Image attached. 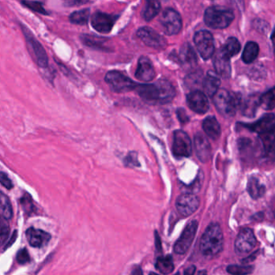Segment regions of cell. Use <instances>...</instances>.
Masks as SVG:
<instances>
[{"label":"cell","instance_id":"obj_1","mask_svg":"<svg viewBox=\"0 0 275 275\" xmlns=\"http://www.w3.org/2000/svg\"><path fill=\"white\" fill-rule=\"evenodd\" d=\"M224 237L220 226L212 223L207 227L201 238L200 250L206 257H214L222 251Z\"/></svg>","mask_w":275,"mask_h":275},{"label":"cell","instance_id":"obj_2","mask_svg":"<svg viewBox=\"0 0 275 275\" xmlns=\"http://www.w3.org/2000/svg\"><path fill=\"white\" fill-rule=\"evenodd\" d=\"M234 17V12L230 8L212 6L205 11V23L213 29H224L232 24Z\"/></svg>","mask_w":275,"mask_h":275},{"label":"cell","instance_id":"obj_3","mask_svg":"<svg viewBox=\"0 0 275 275\" xmlns=\"http://www.w3.org/2000/svg\"><path fill=\"white\" fill-rule=\"evenodd\" d=\"M20 28L24 34L26 43L28 44V50L32 53V58L35 60L39 67L46 69L49 66V58L45 50L25 24L20 23Z\"/></svg>","mask_w":275,"mask_h":275},{"label":"cell","instance_id":"obj_4","mask_svg":"<svg viewBox=\"0 0 275 275\" xmlns=\"http://www.w3.org/2000/svg\"><path fill=\"white\" fill-rule=\"evenodd\" d=\"M212 98L216 110L223 116L230 118L236 114L238 102L236 97L233 94L224 88H219V90Z\"/></svg>","mask_w":275,"mask_h":275},{"label":"cell","instance_id":"obj_5","mask_svg":"<svg viewBox=\"0 0 275 275\" xmlns=\"http://www.w3.org/2000/svg\"><path fill=\"white\" fill-rule=\"evenodd\" d=\"M105 81L110 85L112 90L117 93L134 90L137 86V84L134 81L119 71L108 72L105 77Z\"/></svg>","mask_w":275,"mask_h":275},{"label":"cell","instance_id":"obj_6","mask_svg":"<svg viewBox=\"0 0 275 275\" xmlns=\"http://www.w3.org/2000/svg\"><path fill=\"white\" fill-rule=\"evenodd\" d=\"M194 43L203 59H210L214 55V39L208 31L203 30L195 34Z\"/></svg>","mask_w":275,"mask_h":275},{"label":"cell","instance_id":"obj_7","mask_svg":"<svg viewBox=\"0 0 275 275\" xmlns=\"http://www.w3.org/2000/svg\"><path fill=\"white\" fill-rule=\"evenodd\" d=\"M197 228H198V222L197 220H192L186 225L179 239L174 245V251L175 254L182 255L187 253L194 241Z\"/></svg>","mask_w":275,"mask_h":275},{"label":"cell","instance_id":"obj_8","mask_svg":"<svg viewBox=\"0 0 275 275\" xmlns=\"http://www.w3.org/2000/svg\"><path fill=\"white\" fill-rule=\"evenodd\" d=\"M193 146L190 138L183 130H175L173 134L172 153L177 158H188L192 155Z\"/></svg>","mask_w":275,"mask_h":275},{"label":"cell","instance_id":"obj_9","mask_svg":"<svg viewBox=\"0 0 275 275\" xmlns=\"http://www.w3.org/2000/svg\"><path fill=\"white\" fill-rule=\"evenodd\" d=\"M160 23L163 31L168 35H176L182 28L180 15L171 8H167L163 11L160 18Z\"/></svg>","mask_w":275,"mask_h":275},{"label":"cell","instance_id":"obj_10","mask_svg":"<svg viewBox=\"0 0 275 275\" xmlns=\"http://www.w3.org/2000/svg\"><path fill=\"white\" fill-rule=\"evenodd\" d=\"M257 245V239L253 230L243 228L237 237L235 242V250L238 255L244 256L250 254Z\"/></svg>","mask_w":275,"mask_h":275},{"label":"cell","instance_id":"obj_11","mask_svg":"<svg viewBox=\"0 0 275 275\" xmlns=\"http://www.w3.org/2000/svg\"><path fill=\"white\" fill-rule=\"evenodd\" d=\"M137 34L142 41L148 47L155 50H163L167 47V40L152 28L148 27L140 28L138 30Z\"/></svg>","mask_w":275,"mask_h":275},{"label":"cell","instance_id":"obj_12","mask_svg":"<svg viewBox=\"0 0 275 275\" xmlns=\"http://www.w3.org/2000/svg\"><path fill=\"white\" fill-rule=\"evenodd\" d=\"M175 205L179 214L187 217L193 215L198 209L200 206V200L196 195L186 193L180 195L177 198Z\"/></svg>","mask_w":275,"mask_h":275},{"label":"cell","instance_id":"obj_13","mask_svg":"<svg viewBox=\"0 0 275 275\" xmlns=\"http://www.w3.org/2000/svg\"><path fill=\"white\" fill-rule=\"evenodd\" d=\"M189 108L197 114H204L209 110V103L207 95L202 91L193 90L187 96Z\"/></svg>","mask_w":275,"mask_h":275},{"label":"cell","instance_id":"obj_14","mask_svg":"<svg viewBox=\"0 0 275 275\" xmlns=\"http://www.w3.org/2000/svg\"><path fill=\"white\" fill-rule=\"evenodd\" d=\"M117 18L118 16L98 12L93 15L91 24H92L93 28L98 32L108 33L112 29Z\"/></svg>","mask_w":275,"mask_h":275},{"label":"cell","instance_id":"obj_15","mask_svg":"<svg viewBox=\"0 0 275 275\" xmlns=\"http://www.w3.org/2000/svg\"><path fill=\"white\" fill-rule=\"evenodd\" d=\"M245 126L251 131L256 132L258 136L269 134L275 130V115L273 114H265L259 120Z\"/></svg>","mask_w":275,"mask_h":275},{"label":"cell","instance_id":"obj_16","mask_svg":"<svg viewBox=\"0 0 275 275\" xmlns=\"http://www.w3.org/2000/svg\"><path fill=\"white\" fill-rule=\"evenodd\" d=\"M213 65H214L216 73L219 76L224 78H228L230 77L231 75L230 57L223 51L221 48L215 53Z\"/></svg>","mask_w":275,"mask_h":275},{"label":"cell","instance_id":"obj_17","mask_svg":"<svg viewBox=\"0 0 275 275\" xmlns=\"http://www.w3.org/2000/svg\"><path fill=\"white\" fill-rule=\"evenodd\" d=\"M136 78L144 82L152 81L155 77V71L151 60L147 57H141L139 60Z\"/></svg>","mask_w":275,"mask_h":275},{"label":"cell","instance_id":"obj_18","mask_svg":"<svg viewBox=\"0 0 275 275\" xmlns=\"http://www.w3.org/2000/svg\"><path fill=\"white\" fill-rule=\"evenodd\" d=\"M26 237L30 246L34 248L43 247L51 240V235L49 233L34 227L27 230Z\"/></svg>","mask_w":275,"mask_h":275},{"label":"cell","instance_id":"obj_19","mask_svg":"<svg viewBox=\"0 0 275 275\" xmlns=\"http://www.w3.org/2000/svg\"><path fill=\"white\" fill-rule=\"evenodd\" d=\"M194 142L197 157L202 163H207L212 155V148L208 139L201 133H197L195 135Z\"/></svg>","mask_w":275,"mask_h":275},{"label":"cell","instance_id":"obj_20","mask_svg":"<svg viewBox=\"0 0 275 275\" xmlns=\"http://www.w3.org/2000/svg\"><path fill=\"white\" fill-rule=\"evenodd\" d=\"M155 84L159 88V103H168L175 98V89L169 81L161 78L158 80Z\"/></svg>","mask_w":275,"mask_h":275},{"label":"cell","instance_id":"obj_21","mask_svg":"<svg viewBox=\"0 0 275 275\" xmlns=\"http://www.w3.org/2000/svg\"><path fill=\"white\" fill-rule=\"evenodd\" d=\"M135 90L144 100L148 102H159V92L156 84H141L137 85Z\"/></svg>","mask_w":275,"mask_h":275},{"label":"cell","instance_id":"obj_22","mask_svg":"<svg viewBox=\"0 0 275 275\" xmlns=\"http://www.w3.org/2000/svg\"><path fill=\"white\" fill-rule=\"evenodd\" d=\"M220 80L219 75L215 72L209 71L203 81V88L205 94L209 97H213L219 90Z\"/></svg>","mask_w":275,"mask_h":275},{"label":"cell","instance_id":"obj_23","mask_svg":"<svg viewBox=\"0 0 275 275\" xmlns=\"http://www.w3.org/2000/svg\"><path fill=\"white\" fill-rule=\"evenodd\" d=\"M203 130L208 137L213 140H218L221 134L220 124L213 116L205 118L203 122Z\"/></svg>","mask_w":275,"mask_h":275},{"label":"cell","instance_id":"obj_24","mask_svg":"<svg viewBox=\"0 0 275 275\" xmlns=\"http://www.w3.org/2000/svg\"><path fill=\"white\" fill-rule=\"evenodd\" d=\"M161 8L160 0H145V6L143 11V17L146 21L153 20L159 14Z\"/></svg>","mask_w":275,"mask_h":275},{"label":"cell","instance_id":"obj_25","mask_svg":"<svg viewBox=\"0 0 275 275\" xmlns=\"http://www.w3.org/2000/svg\"><path fill=\"white\" fill-rule=\"evenodd\" d=\"M179 59L184 65L193 66L197 62V54L189 43H185L179 52Z\"/></svg>","mask_w":275,"mask_h":275},{"label":"cell","instance_id":"obj_26","mask_svg":"<svg viewBox=\"0 0 275 275\" xmlns=\"http://www.w3.org/2000/svg\"><path fill=\"white\" fill-rule=\"evenodd\" d=\"M259 53V46L254 41L246 43L242 53V61L246 64H250L255 61Z\"/></svg>","mask_w":275,"mask_h":275},{"label":"cell","instance_id":"obj_27","mask_svg":"<svg viewBox=\"0 0 275 275\" xmlns=\"http://www.w3.org/2000/svg\"><path fill=\"white\" fill-rule=\"evenodd\" d=\"M247 191L250 197L253 199H259L265 194V189L263 185H261L259 179L255 177H251L248 180Z\"/></svg>","mask_w":275,"mask_h":275},{"label":"cell","instance_id":"obj_28","mask_svg":"<svg viewBox=\"0 0 275 275\" xmlns=\"http://www.w3.org/2000/svg\"><path fill=\"white\" fill-rule=\"evenodd\" d=\"M174 262L171 255H167L165 257H159L156 260L155 268L163 274H170L174 270Z\"/></svg>","mask_w":275,"mask_h":275},{"label":"cell","instance_id":"obj_29","mask_svg":"<svg viewBox=\"0 0 275 275\" xmlns=\"http://www.w3.org/2000/svg\"><path fill=\"white\" fill-rule=\"evenodd\" d=\"M0 214L8 220H10L13 216V209L10 199L2 192H0Z\"/></svg>","mask_w":275,"mask_h":275},{"label":"cell","instance_id":"obj_30","mask_svg":"<svg viewBox=\"0 0 275 275\" xmlns=\"http://www.w3.org/2000/svg\"><path fill=\"white\" fill-rule=\"evenodd\" d=\"M221 49L231 58L239 53L242 47L240 42L237 38L230 37L226 40L224 45Z\"/></svg>","mask_w":275,"mask_h":275},{"label":"cell","instance_id":"obj_31","mask_svg":"<svg viewBox=\"0 0 275 275\" xmlns=\"http://www.w3.org/2000/svg\"><path fill=\"white\" fill-rule=\"evenodd\" d=\"M260 104L266 110H271L275 108V86L261 95Z\"/></svg>","mask_w":275,"mask_h":275},{"label":"cell","instance_id":"obj_32","mask_svg":"<svg viewBox=\"0 0 275 275\" xmlns=\"http://www.w3.org/2000/svg\"><path fill=\"white\" fill-rule=\"evenodd\" d=\"M258 104H260V98L250 97L242 105V112L246 116H254Z\"/></svg>","mask_w":275,"mask_h":275},{"label":"cell","instance_id":"obj_33","mask_svg":"<svg viewBox=\"0 0 275 275\" xmlns=\"http://www.w3.org/2000/svg\"><path fill=\"white\" fill-rule=\"evenodd\" d=\"M89 18V9H82L77 11L70 15L69 20L71 23L79 25H85L88 23Z\"/></svg>","mask_w":275,"mask_h":275},{"label":"cell","instance_id":"obj_34","mask_svg":"<svg viewBox=\"0 0 275 275\" xmlns=\"http://www.w3.org/2000/svg\"><path fill=\"white\" fill-rule=\"evenodd\" d=\"M20 205L27 216H31L35 212V208L34 206L33 201L28 193H24L23 197L20 198Z\"/></svg>","mask_w":275,"mask_h":275},{"label":"cell","instance_id":"obj_35","mask_svg":"<svg viewBox=\"0 0 275 275\" xmlns=\"http://www.w3.org/2000/svg\"><path fill=\"white\" fill-rule=\"evenodd\" d=\"M10 234V225L8 219L0 214V246L6 244Z\"/></svg>","mask_w":275,"mask_h":275},{"label":"cell","instance_id":"obj_36","mask_svg":"<svg viewBox=\"0 0 275 275\" xmlns=\"http://www.w3.org/2000/svg\"><path fill=\"white\" fill-rule=\"evenodd\" d=\"M22 4L32 12H37L39 14L48 15L47 12L43 7V4L37 0H23Z\"/></svg>","mask_w":275,"mask_h":275},{"label":"cell","instance_id":"obj_37","mask_svg":"<svg viewBox=\"0 0 275 275\" xmlns=\"http://www.w3.org/2000/svg\"><path fill=\"white\" fill-rule=\"evenodd\" d=\"M254 270L253 266H245V265H228L227 271L232 275H247L250 274Z\"/></svg>","mask_w":275,"mask_h":275},{"label":"cell","instance_id":"obj_38","mask_svg":"<svg viewBox=\"0 0 275 275\" xmlns=\"http://www.w3.org/2000/svg\"><path fill=\"white\" fill-rule=\"evenodd\" d=\"M264 148L267 152H270L275 148V130L269 134L259 136Z\"/></svg>","mask_w":275,"mask_h":275},{"label":"cell","instance_id":"obj_39","mask_svg":"<svg viewBox=\"0 0 275 275\" xmlns=\"http://www.w3.org/2000/svg\"><path fill=\"white\" fill-rule=\"evenodd\" d=\"M201 76H202L201 72H196V73H191L185 79L186 85H189V87L190 86L191 88H193V86L198 85L199 83H200Z\"/></svg>","mask_w":275,"mask_h":275},{"label":"cell","instance_id":"obj_40","mask_svg":"<svg viewBox=\"0 0 275 275\" xmlns=\"http://www.w3.org/2000/svg\"><path fill=\"white\" fill-rule=\"evenodd\" d=\"M16 260H17L18 263L20 265H25V264L28 263L31 261V258H30L28 250L24 248L18 252Z\"/></svg>","mask_w":275,"mask_h":275},{"label":"cell","instance_id":"obj_41","mask_svg":"<svg viewBox=\"0 0 275 275\" xmlns=\"http://www.w3.org/2000/svg\"><path fill=\"white\" fill-rule=\"evenodd\" d=\"M0 184L8 190H10L13 188V184H12L10 178L8 177L6 173L3 172V171H0Z\"/></svg>","mask_w":275,"mask_h":275},{"label":"cell","instance_id":"obj_42","mask_svg":"<svg viewBox=\"0 0 275 275\" xmlns=\"http://www.w3.org/2000/svg\"><path fill=\"white\" fill-rule=\"evenodd\" d=\"M126 165L130 166V167H137L140 165L137 159V153L136 152H130L129 155H127L125 160Z\"/></svg>","mask_w":275,"mask_h":275},{"label":"cell","instance_id":"obj_43","mask_svg":"<svg viewBox=\"0 0 275 275\" xmlns=\"http://www.w3.org/2000/svg\"><path fill=\"white\" fill-rule=\"evenodd\" d=\"M177 117L179 118V122L182 124L187 123L189 122V118L187 113L184 109L179 108L176 111Z\"/></svg>","mask_w":275,"mask_h":275},{"label":"cell","instance_id":"obj_44","mask_svg":"<svg viewBox=\"0 0 275 275\" xmlns=\"http://www.w3.org/2000/svg\"><path fill=\"white\" fill-rule=\"evenodd\" d=\"M254 27L256 30H258L259 28H261L260 29L261 32H265L268 28V24L264 20H256L254 21Z\"/></svg>","mask_w":275,"mask_h":275},{"label":"cell","instance_id":"obj_45","mask_svg":"<svg viewBox=\"0 0 275 275\" xmlns=\"http://www.w3.org/2000/svg\"><path fill=\"white\" fill-rule=\"evenodd\" d=\"M88 0H65V4L69 7L79 6L81 4H86Z\"/></svg>","mask_w":275,"mask_h":275},{"label":"cell","instance_id":"obj_46","mask_svg":"<svg viewBox=\"0 0 275 275\" xmlns=\"http://www.w3.org/2000/svg\"><path fill=\"white\" fill-rule=\"evenodd\" d=\"M17 236H18V232L17 230H15L14 233L12 234V236L11 237L10 239H9V241H8V242H7L6 246H5V247H4V250H7V249H8V248H10L11 246L13 245V244L15 243V242H16V239H17Z\"/></svg>","mask_w":275,"mask_h":275},{"label":"cell","instance_id":"obj_47","mask_svg":"<svg viewBox=\"0 0 275 275\" xmlns=\"http://www.w3.org/2000/svg\"><path fill=\"white\" fill-rule=\"evenodd\" d=\"M196 269H197V267L195 265H190L185 269L184 275H194L196 273Z\"/></svg>","mask_w":275,"mask_h":275},{"label":"cell","instance_id":"obj_48","mask_svg":"<svg viewBox=\"0 0 275 275\" xmlns=\"http://www.w3.org/2000/svg\"><path fill=\"white\" fill-rule=\"evenodd\" d=\"M130 275H144V273H143V270H142V268L140 267V265H135V266L132 269Z\"/></svg>","mask_w":275,"mask_h":275},{"label":"cell","instance_id":"obj_49","mask_svg":"<svg viewBox=\"0 0 275 275\" xmlns=\"http://www.w3.org/2000/svg\"><path fill=\"white\" fill-rule=\"evenodd\" d=\"M155 243H156V245H155L156 249L159 252H161V244H160V240H159V237L157 233H155Z\"/></svg>","mask_w":275,"mask_h":275},{"label":"cell","instance_id":"obj_50","mask_svg":"<svg viewBox=\"0 0 275 275\" xmlns=\"http://www.w3.org/2000/svg\"><path fill=\"white\" fill-rule=\"evenodd\" d=\"M271 41L272 44H273V53H274L275 55V27L271 34Z\"/></svg>","mask_w":275,"mask_h":275},{"label":"cell","instance_id":"obj_51","mask_svg":"<svg viewBox=\"0 0 275 275\" xmlns=\"http://www.w3.org/2000/svg\"><path fill=\"white\" fill-rule=\"evenodd\" d=\"M235 1L238 3V5H239L241 8H242V7H243V0H235Z\"/></svg>","mask_w":275,"mask_h":275},{"label":"cell","instance_id":"obj_52","mask_svg":"<svg viewBox=\"0 0 275 275\" xmlns=\"http://www.w3.org/2000/svg\"><path fill=\"white\" fill-rule=\"evenodd\" d=\"M198 275H207L206 271L200 272Z\"/></svg>","mask_w":275,"mask_h":275},{"label":"cell","instance_id":"obj_53","mask_svg":"<svg viewBox=\"0 0 275 275\" xmlns=\"http://www.w3.org/2000/svg\"><path fill=\"white\" fill-rule=\"evenodd\" d=\"M149 275H159L157 274L156 273H154V272H151V273H149Z\"/></svg>","mask_w":275,"mask_h":275},{"label":"cell","instance_id":"obj_54","mask_svg":"<svg viewBox=\"0 0 275 275\" xmlns=\"http://www.w3.org/2000/svg\"><path fill=\"white\" fill-rule=\"evenodd\" d=\"M163 1H165V2H167V1H168V0H163Z\"/></svg>","mask_w":275,"mask_h":275},{"label":"cell","instance_id":"obj_55","mask_svg":"<svg viewBox=\"0 0 275 275\" xmlns=\"http://www.w3.org/2000/svg\"><path fill=\"white\" fill-rule=\"evenodd\" d=\"M175 275H179V273H177L176 274H175Z\"/></svg>","mask_w":275,"mask_h":275},{"label":"cell","instance_id":"obj_56","mask_svg":"<svg viewBox=\"0 0 275 275\" xmlns=\"http://www.w3.org/2000/svg\"><path fill=\"white\" fill-rule=\"evenodd\" d=\"M22 1H23V0H22Z\"/></svg>","mask_w":275,"mask_h":275}]
</instances>
